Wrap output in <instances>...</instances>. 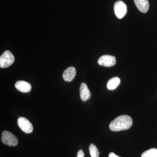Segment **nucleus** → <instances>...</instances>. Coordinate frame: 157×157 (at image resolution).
Listing matches in <instances>:
<instances>
[{"instance_id": "4", "label": "nucleus", "mask_w": 157, "mask_h": 157, "mask_svg": "<svg viewBox=\"0 0 157 157\" xmlns=\"http://www.w3.org/2000/svg\"><path fill=\"white\" fill-rule=\"evenodd\" d=\"M113 9L115 15L119 19L122 18L127 14V6L122 1H119L116 2L114 4Z\"/></svg>"}, {"instance_id": "1", "label": "nucleus", "mask_w": 157, "mask_h": 157, "mask_svg": "<svg viewBox=\"0 0 157 157\" xmlns=\"http://www.w3.org/2000/svg\"><path fill=\"white\" fill-rule=\"evenodd\" d=\"M132 124L133 121L131 117L127 115H121L116 118L110 122L109 128L113 132H118L130 128Z\"/></svg>"}, {"instance_id": "6", "label": "nucleus", "mask_w": 157, "mask_h": 157, "mask_svg": "<svg viewBox=\"0 0 157 157\" xmlns=\"http://www.w3.org/2000/svg\"><path fill=\"white\" fill-rule=\"evenodd\" d=\"M98 63L101 66L105 67H111L114 66L116 63L115 57L113 56L105 55L99 58Z\"/></svg>"}, {"instance_id": "3", "label": "nucleus", "mask_w": 157, "mask_h": 157, "mask_svg": "<svg viewBox=\"0 0 157 157\" xmlns=\"http://www.w3.org/2000/svg\"><path fill=\"white\" fill-rule=\"evenodd\" d=\"M2 140L4 144L10 146H15L18 144V139L15 135L8 131H4L2 136Z\"/></svg>"}, {"instance_id": "13", "label": "nucleus", "mask_w": 157, "mask_h": 157, "mask_svg": "<svg viewBox=\"0 0 157 157\" xmlns=\"http://www.w3.org/2000/svg\"><path fill=\"white\" fill-rule=\"evenodd\" d=\"M89 149L90 154L91 157H99L100 152H99L97 147L94 144H91L90 145Z\"/></svg>"}, {"instance_id": "10", "label": "nucleus", "mask_w": 157, "mask_h": 157, "mask_svg": "<svg viewBox=\"0 0 157 157\" xmlns=\"http://www.w3.org/2000/svg\"><path fill=\"white\" fill-rule=\"evenodd\" d=\"M137 9L141 12L146 13L149 8L148 0H134Z\"/></svg>"}, {"instance_id": "9", "label": "nucleus", "mask_w": 157, "mask_h": 157, "mask_svg": "<svg viewBox=\"0 0 157 157\" xmlns=\"http://www.w3.org/2000/svg\"><path fill=\"white\" fill-rule=\"evenodd\" d=\"M15 87L18 91L22 93L29 92L32 89L29 83L23 80L17 81L15 83Z\"/></svg>"}, {"instance_id": "15", "label": "nucleus", "mask_w": 157, "mask_h": 157, "mask_svg": "<svg viewBox=\"0 0 157 157\" xmlns=\"http://www.w3.org/2000/svg\"><path fill=\"white\" fill-rule=\"evenodd\" d=\"M109 157H120L118 156L117 155L114 153H110L109 155Z\"/></svg>"}, {"instance_id": "8", "label": "nucleus", "mask_w": 157, "mask_h": 157, "mask_svg": "<svg viewBox=\"0 0 157 157\" xmlns=\"http://www.w3.org/2000/svg\"><path fill=\"white\" fill-rule=\"evenodd\" d=\"M76 75V70L73 67H70L66 69L63 73L64 80L67 82H71L74 79Z\"/></svg>"}, {"instance_id": "7", "label": "nucleus", "mask_w": 157, "mask_h": 157, "mask_svg": "<svg viewBox=\"0 0 157 157\" xmlns=\"http://www.w3.org/2000/svg\"><path fill=\"white\" fill-rule=\"evenodd\" d=\"M79 93L81 100L83 101H86L90 98L91 94L87 85L84 82L81 83L79 89Z\"/></svg>"}, {"instance_id": "11", "label": "nucleus", "mask_w": 157, "mask_h": 157, "mask_svg": "<svg viewBox=\"0 0 157 157\" xmlns=\"http://www.w3.org/2000/svg\"><path fill=\"white\" fill-rule=\"evenodd\" d=\"M121 82L120 79L117 77L110 78L107 83V88L109 90H114L118 86Z\"/></svg>"}, {"instance_id": "5", "label": "nucleus", "mask_w": 157, "mask_h": 157, "mask_svg": "<svg viewBox=\"0 0 157 157\" xmlns=\"http://www.w3.org/2000/svg\"><path fill=\"white\" fill-rule=\"evenodd\" d=\"M17 123L18 126L25 133L29 134L33 132V124L27 119L24 117H20L17 119Z\"/></svg>"}, {"instance_id": "14", "label": "nucleus", "mask_w": 157, "mask_h": 157, "mask_svg": "<svg viewBox=\"0 0 157 157\" xmlns=\"http://www.w3.org/2000/svg\"><path fill=\"white\" fill-rule=\"evenodd\" d=\"M84 153L82 150H79L77 154L76 157H84Z\"/></svg>"}, {"instance_id": "12", "label": "nucleus", "mask_w": 157, "mask_h": 157, "mask_svg": "<svg viewBox=\"0 0 157 157\" xmlns=\"http://www.w3.org/2000/svg\"><path fill=\"white\" fill-rule=\"evenodd\" d=\"M141 157H157V149L151 148L144 151L141 155Z\"/></svg>"}, {"instance_id": "2", "label": "nucleus", "mask_w": 157, "mask_h": 157, "mask_svg": "<svg viewBox=\"0 0 157 157\" xmlns=\"http://www.w3.org/2000/svg\"><path fill=\"white\" fill-rule=\"evenodd\" d=\"M14 57L11 52L6 51L0 57V67L2 68L9 67L13 63Z\"/></svg>"}]
</instances>
